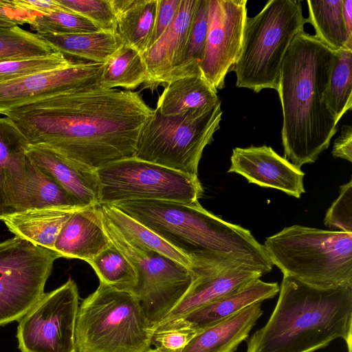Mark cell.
Masks as SVG:
<instances>
[{"mask_svg":"<svg viewBox=\"0 0 352 352\" xmlns=\"http://www.w3.org/2000/svg\"><path fill=\"white\" fill-rule=\"evenodd\" d=\"M343 0H308L309 17L322 43L336 52L344 47L352 48V38L346 31L342 18Z\"/></svg>","mask_w":352,"mask_h":352,"instance_id":"cell-29","label":"cell"},{"mask_svg":"<svg viewBox=\"0 0 352 352\" xmlns=\"http://www.w3.org/2000/svg\"><path fill=\"white\" fill-rule=\"evenodd\" d=\"M262 276L261 273L250 269L236 267L195 276L192 285L182 299L157 326L181 318L207 304L241 289L255 280L260 279Z\"/></svg>","mask_w":352,"mask_h":352,"instance_id":"cell-19","label":"cell"},{"mask_svg":"<svg viewBox=\"0 0 352 352\" xmlns=\"http://www.w3.org/2000/svg\"><path fill=\"white\" fill-rule=\"evenodd\" d=\"M81 208L30 210L14 214L3 221L16 236L54 250L60 230L73 213Z\"/></svg>","mask_w":352,"mask_h":352,"instance_id":"cell-22","label":"cell"},{"mask_svg":"<svg viewBox=\"0 0 352 352\" xmlns=\"http://www.w3.org/2000/svg\"><path fill=\"white\" fill-rule=\"evenodd\" d=\"M87 263L94 269L100 282L113 288L133 293L138 285L135 267L111 242Z\"/></svg>","mask_w":352,"mask_h":352,"instance_id":"cell-33","label":"cell"},{"mask_svg":"<svg viewBox=\"0 0 352 352\" xmlns=\"http://www.w3.org/2000/svg\"><path fill=\"white\" fill-rule=\"evenodd\" d=\"M222 113L221 100L175 116L155 109L140 133L134 157L198 177L204 149L220 128Z\"/></svg>","mask_w":352,"mask_h":352,"instance_id":"cell-8","label":"cell"},{"mask_svg":"<svg viewBox=\"0 0 352 352\" xmlns=\"http://www.w3.org/2000/svg\"><path fill=\"white\" fill-rule=\"evenodd\" d=\"M246 0H208V25L203 76L216 90L236 63L242 47L247 15Z\"/></svg>","mask_w":352,"mask_h":352,"instance_id":"cell-13","label":"cell"},{"mask_svg":"<svg viewBox=\"0 0 352 352\" xmlns=\"http://www.w3.org/2000/svg\"><path fill=\"white\" fill-rule=\"evenodd\" d=\"M228 173L244 177L249 183L275 188L300 198L305 190V173L270 146L234 148Z\"/></svg>","mask_w":352,"mask_h":352,"instance_id":"cell-15","label":"cell"},{"mask_svg":"<svg viewBox=\"0 0 352 352\" xmlns=\"http://www.w3.org/2000/svg\"><path fill=\"white\" fill-rule=\"evenodd\" d=\"M19 188L17 213L30 210L85 207L56 180L40 170L30 158Z\"/></svg>","mask_w":352,"mask_h":352,"instance_id":"cell-23","label":"cell"},{"mask_svg":"<svg viewBox=\"0 0 352 352\" xmlns=\"http://www.w3.org/2000/svg\"><path fill=\"white\" fill-rule=\"evenodd\" d=\"M199 0H182L179 12L162 35L142 54L148 70L145 86L153 89L177 65L183 54Z\"/></svg>","mask_w":352,"mask_h":352,"instance_id":"cell-16","label":"cell"},{"mask_svg":"<svg viewBox=\"0 0 352 352\" xmlns=\"http://www.w3.org/2000/svg\"><path fill=\"white\" fill-rule=\"evenodd\" d=\"M16 25H17L13 23L0 19V27H14Z\"/></svg>","mask_w":352,"mask_h":352,"instance_id":"cell-45","label":"cell"},{"mask_svg":"<svg viewBox=\"0 0 352 352\" xmlns=\"http://www.w3.org/2000/svg\"><path fill=\"white\" fill-rule=\"evenodd\" d=\"M15 1L21 7L40 14H47L57 10H67L59 4L56 0H15Z\"/></svg>","mask_w":352,"mask_h":352,"instance_id":"cell-43","label":"cell"},{"mask_svg":"<svg viewBox=\"0 0 352 352\" xmlns=\"http://www.w3.org/2000/svg\"><path fill=\"white\" fill-rule=\"evenodd\" d=\"M28 143L8 118H0V220L14 214L12 184L26 163Z\"/></svg>","mask_w":352,"mask_h":352,"instance_id":"cell-26","label":"cell"},{"mask_svg":"<svg viewBox=\"0 0 352 352\" xmlns=\"http://www.w3.org/2000/svg\"><path fill=\"white\" fill-rule=\"evenodd\" d=\"M279 292L246 352H314L338 338L351 344L352 285L319 287L283 276Z\"/></svg>","mask_w":352,"mask_h":352,"instance_id":"cell-4","label":"cell"},{"mask_svg":"<svg viewBox=\"0 0 352 352\" xmlns=\"http://www.w3.org/2000/svg\"><path fill=\"white\" fill-rule=\"evenodd\" d=\"M182 0H158L154 29L149 47L162 35L175 21Z\"/></svg>","mask_w":352,"mask_h":352,"instance_id":"cell-40","label":"cell"},{"mask_svg":"<svg viewBox=\"0 0 352 352\" xmlns=\"http://www.w3.org/2000/svg\"><path fill=\"white\" fill-rule=\"evenodd\" d=\"M68 10L82 16L100 30L116 33V16L111 0H56Z\"/></svg>","mask_w":352,"mask_h":352,"instance_id":"cell-37","label":"cell"},{"mask_svg":"<svg viewBox=\"0 0 352 352\" xmlns=\"http://www.w3.org/2000/svg\"><path fill=\"white\" fill-rule=\"evenodd\" d=\"M342 18L347 34L352 38V0H343Z\"/></svg>","mask_w":352,"mask_h":352,"instance_id":"cell-44","label":"cell"},{"mask_svg":"<svg viewBox=\"0 0 352 352\" xmlns=\"http://www.w3.org/2000/svg\"><path fill=\"white\" fill-rule=\"evenodd\" d=\"M219 100L217 90L200 72L166 84L156 109L164 116H175L191 110L209 108Z\"/></svg>","mask_w":352,"mask_h":352,"instance_id":"cell-24","label":"cell"},{"mask_svg":"<svg viewBox=\"0 0 352 352\" xmlns=\"http://www.w3.org/2000/svg\"><path fill=\"white\" fill-rule=\"evenodd\" d=\"M100 212L132 244L158 252L192 270L190 259L158 234L111 204H98Z\"/></svg>","mask_w":352,"mask_h":352,"instance_id":"cell-28","label":"cell"},{"mask_svg":"<svg viewBox=\"0 0 352 352\" xmlns=\"http://www.w3.org/2000/svg\"><path fill=\"white\" fill-rule=\"evenodd\" d=\"M263 314L261 302L199 331L181 352H234Z\"/></svg>","mask_w":352,"mask_h":352,"instance_id":"cell-20","label":"cell"},{"mask_svg":"<svg viewBox=\"0 0 352 352\" xmlns=\"http://www.w3.org/2000/svg\"><path fill=\"white\" fill-rule=\"evenodd\" d=\"M99 204L133 200L190 203L203 195L198 179L135 157L111 162L96 170Z\"/></svg>","mask_w":352,"mask_h":352,"instance_id":"cell-9","label":"cell"},{"mask_svg":"<svg viewBox=\"0 0 352 352\" xmlns=\"http://www.w3.org/2000/svg\"><path fill=\"white\" fill-rule=\"evenodd\" d=\"M116 16V34L142 54L149 47L158 0H111Z\"/></svg>","mask_w":352,"mask_h":352,"instance_id":"cell-25","label":"cell"},{"mask_svg":"<svg viewBox=\"0 0 352 352\" xmlns=\"http://www.w3.org/2000/svg\"><path fill=\"white\" fill-rule=\"evenodd\" d=\"M103 64L79 62L0 82V113L58 94L100 87Z\"/></svg>","mask_w":352,"mask_h":352,"instance_id":"cell-14","label":"cell"},{"mask_svg":"<svg viewBox=\"0 0 352 352\" xmlns=\"http://www.w3.org/2000/svg\"><path fill=\"white\" fill-rule=\"evenodd\" d=\"M278 292L277 283L257 279L179 319L199 332L251 305L272 298Z\"/></svg>","mask_w":352,"mask_h":352,"instance_id":"cell-21","label":"cell"},{"mask_svg":"<svg viewBox=\"0 0 352 352\" xmlns=\"http://www.w3.org/2000/svg\"><path fill=\"white\" fill-rule=\"evenodd\" d=\"M153 329L138 297L104 283L78 311L76 352H147Z\"/></svg>","mask_w":352,"mask_h":352,"instance_id":"cell-7","label":"cell"},{"mask_svg":"<svg viewBox=\"0 0 352 352\" xmlns=\"http://www.w3.org/2000/svg\"><path fill=\"white\" fill-rule=\"evenodd\" d=\"M153 110L138 92L97 87L54 96L5 116L28 144L96 170L134 157Z\"/></svg>","mask_w":352,"mask_h":352,"instance_id":"cell-1","label":"cell"},{"mask_svg":"<svg viewBox=\"0 0 352 352\" xmlns=\"http://www.w3.org/2000/svg\"><path fill=\"white\" fill-rule=\"evenodd\" d=\"M37 34H68L97 32L100 30L87 19L68 10L38 14L30 25Z\"/></svg>","mask_w":352,"mask_h":352,"instance_id":"cell-36","label":"cell"},{"mask_svg":"<svg viewBox=\"0 0 352 352\" xmlns=\"http://www.w3.org/2000/svg\"><path fill=\"white\" fill-rule=\"evenodd\" d=\"M100 214L108 239L137 271L138 281L133 293L153 330L182 299L193 282L194 274L164 255L132 244Z\"/></svg>","mask_w":352,"mask_h":352,"instance_id":"cell-10","label":"cell"},{"mask_svg":"<svg viewBox=\"0 0 352 352\" xmlns=\"http://www.w3.org/2000/svg\"><path fill=\"white\" fill-rule=\"evenodd\" d=\"M331 154L333 157L352 162V127L343 125L341 134L335 140Z\"/></svg>","mask_w":352,"mask_h":352,"instance_id":"cell-42","label":"cell"},{"mask_svg":"<svg viewBox=\"0 0 352 352\" xmlns=\"http://www.w3.org/2000/svg\"><path fill=\"white\" fill-rule=\"evenodd\" d=\"M324 224L336 231L352 233V180L340 187L339 196L327 210Z\"/></svg>","mask_w":352,"mask_h":352,"instance_id":"cell-39","label":"cell"},{"mask_svg":"<svg viewBox=\"0 0 352 352\" xmlns=\"http://www.w3.org/2000/svg\"><path fill=\"white\" fill-rule=\"evenodd\" d=\"M58 52L36 34L16 25L0 27V62Z\"/></svg>","mask_w":352,"mask_h":352,"instance_id":"cell-34","label":"cell"},{"mask_svg":"<svg viewBox=\"0 0 352 352\" xmlns=\"http://www.w3.org/2000/svg\"><path fill=\"white\" fill-rule=\"evenodd\" d=\"M307 23L299 0H270L256 15L248 16L241 53L231 70L236 85L255 93L277 91L285 54Z\"/></svg>","mask_w":352,"mask_h":352,"instance_id":"cell-6","label":"cell"},{"mask_svg":"<svg viewBox=\"0 0 352 352\" xmlns=\"http://www.w3.org/2000/svg\"><path fill=\"white\" fill-rule=\"evenodd\" d=\"M147 352H162V351L155 348V349H151Z\"/></svg>","mask_w":352,"mask_h":352,"instance_id":"cell-46","label":"cell"},{"mask_svg":"<svg viewBox=\"0 0 352 352\" xmlns=\"http://www.w3.org/2000/svg\"><path fill=\"white\" fill-rule=\"evenodd\" d=\"M110 243L97 204L82 207L73 213L58 234L54 250L60 257L87 262Z\"/></svg>","mask_w":352,"mask_h":352,"instance_id":"cell-18","label":"cell"},{"mask_svg":"<svg viewBox=\"0 0 352 352\" xmlns=\"http://www.w3.org/2000/svg\"><path fill=\"white\" fill-rule=\"evenodd\" d=\"M147 78V67L142 54L123 43L103 64L100 87L102 89L120 87L131 90L144 84Z\"/></svg>","mask_w":352,"mask_h":352,"instance_id":"cell-30","label":"cell"},{"mask_svg":"<svg viewBox=\"0 0 352 352\" xmlns=\"http://www.w3.org/2000/svg\"><path fill=\"white\" fill-rule=\"evenodd\" d=\"M263 245L283 276L319 287L352 285V233L294 225Z\"/></svg>","mask_w":352,"mask_h":352,"instance_id":"cell-5","label":"cell"},{"mask_svg":"<svg viewBox=\"0 0 352 352\" xmlns=\"http://www.w3.org/2000/svg\"><path fill=\"white\" fill-rule=\"evenodd\" d=\"M73 63L59 52L48 55L1 61L0 82L64 67Z\"/></svg>","mask_w":352,"mask_h":352,"instance_id":"cell-35","label":"cell"},{"mask_svg":"<svg viewBox=\"0 0 352 352\" xmlns=\"http://www.w3.org/2000/svg\"><path fill=\"white\" fill-rule=\"evenodd\" d=\"M335 54L324 101L338 122L352 108V48L346 47Z\"/></svg>","mask_w":352,"mask_h":352,"instance_id":"cell-32","label":"cell"},{"mask_svg":"<svg viewBox=\"0 0 352 352\" xmlns=\"http://www.w3.org/2000/svg\"><path fill=\"white\" fill-rule=\"evenodd\" d=\"M198 331L179 319L162 324L153 330L151 343L162 352H181Z\"/></svg>","mask_w":352,"mask_h":352,"instance_id":"cell-38","label":"cell"},{"mask_svg":"<svg viewBox=\"0 0 352 352\" xmlns=\"http://www.w3.org/2000/svg\"><path fill=\"white\" fill-rule=\"evenodd\" d=\"M40 14L19 6L15 0H0V19L17 25H31L35 17Z\"/></svg>","mask_w":352,"mask_h":352,"instance_id":"cell-41","label":"cell"},{"mask_svg":"<svg viewBox=\"0 0 352 352\" xmlns=\"http://www.w3.org/2000/svg\"><path fill=\"white\" fill-rule=\"evenodd\" d=\"M37 35L64 55L100 64L105 63L123 44L116 33L102 30L68 34Z\"/></svg>","mask_w":352,"mask_h":352,"instance_id":"cell-27","label":"cell"},{"mask_svg":"<svg viewBox=\"0 0 352 352\" xmlns=\"http://www.w3.org/2000/svg\"><path fill=\"white\" fill-rule=\"evenodd\" d=\"M79 295L72 278L44 293L18 320L21 352H76L75 329Z\"/></svg>","mask_w":352,"mask_h":352,"instance_id":"cell-12","label":"cell"},{"mask_svg":"<svg viewBox=\"0 0 352 352\" xmlns=\"http://www.w3.org/2000/svg\"><path fill=\"white\" fill-rule=\"evenodd\" d=\"M111 205L186 255L195 276L236 267L264 275L272 269L264 245L250 230L223 220L198 201L133 200Z\"/></svg>","mask_w":352,"mask_h":352,"instance_id":"cell-2","label":"cell"},{"mask_svg":"<svg viewBox=\"0 0 352 352\" xmlns=\"http://www.w3.org/2000/svg\"><path fill=\"white\" fill-rule=\"evenodd\" d=\"M335 56L314 35L302 31L282 64L277 91L284 157L298 168L315 162L338 131V122L324 101Z\"/></svg>","mask_w":352,"mask_h":352,"instance_id":"cell-3","label":"cell"},{"mask_svg":"<svg viewBox=\"0 0 352 352\" xmlns=\"http://www.w3.org/2000/svg\"><path fill=\"white\" fill-rule=\"evenodd\" d=\"M59 258L16 236L0 242V326L18 321L38 302Z\"/></svg>","mask_w":352,"mask_h":352,"instance_id":"cell-11","label":"cell"},{"mask_svg":"<svg viewBox=\"0 0 352 352\" xmlns=\"http://www.w3.org/2000/svg\"><path fill=\"white\" fill-rule=\"evenodd\" d=\"M208 25V0H199L190 31L182 57L177 65L164 79L162 85L168 82L201 72Z\"/></svg>","mask_w":352,"mask_h":352,"instance_id":"cell-31","label":"cell"},{"mask_svg":"<svg viewBox=\"0 0 352 352\" xmlns=\"http://www.w3.org/2000/svg\"><path fill=\"white\" fill-rule=\"evenodd\" d=\"M26 154L82 206L99 204L96 170L41 145L28 144Z\"/></svg>","mask_w":352,"mask_h":352,"instance_id":"cell-17","label":"cell"}]
</instances>
